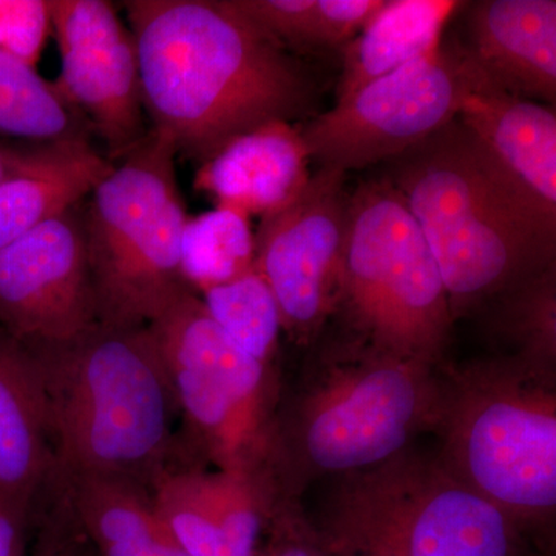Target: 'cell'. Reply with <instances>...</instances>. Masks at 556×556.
Segmentation results:
<instances>
[{
    "instance_id": "cell-19",
    "label": "cell",
    "mask_w": 556,
    "mask_h": 556,
    "mask_svg": "<svg viewBox=\"0 0 556 556\" xmlns=\"http://www.w3.org/2000/svg\"><path fill=\"white\" fill-rule=\"evenodd\" d=\"M463 7L466 3L455 0H387L342 49L336 102L439 49L444 28Z\"/></svg>"
},
{
    "instance_id": "cell-27",
    "label": "cell",
    "mask_w": 556,
    "mask_h": 556,
    "mask_svg": "<svg viewBox=\"0 0 556 556\" xmlns=\"http://www.w3.org/2000/svg\"><path fill=\"white\" fill-rule=\"evenodd\" d=\"M50 31L49 0H0V50L36 68Z\"/></svg>"
},
{
    "instance_id": "cell-22",
    "label": "cell",
    "mask_w": 556,
    "mask_h": 556,
    "mask_svg": "<svg viewBox=\"0 0 556 556\" xmlns=\"http://www.w3.org/2000/svg\"><path fill=\"white\" fill-rule=\"evenodd\" d=\"M87 126L56 84L0 50V137L50 144L87 139Z\"/></svg>"
},
{
    "instance_id": "cell-4",
    "label": "cell",
    "mask_w": 556,
    "mask_h": 556,
    "mask_svg": "<svg viewBox=\"0 0 556 556\" xmlns=\"http://www.w3.org/2000/svg\"><path fill=\"white\" fill-rule=\"evenodd\" d=\"M437 368L358 338L325 354L274 422L268 470L278 495L291 501L311 479H342L407 453L437 426Z\"/></svg>"
},
{
    "instance_id": "cell-23",
    "label": "cell",
    "mask_w": 556,
    "mask_h": 556,
    "mask_svg": "<svg viewBox=\"0 0 556 556\" xmlns=\"http://www.w3.org/2000/svg\"><path fill=\"white\" fill-rule=\"evenodd\" d=\"M492 331L514 346V357L554 378L556 362V266H548L493 299Z\"/></svg>"
},
{
    "instance_id": "cell-28",
    "label": "cell",
    "mask_w": 556,
    "mask_h": 556,
    "mask_svg": "<svg viewBox=\"0 0 556 556\" xmlns=\"http://www.w3.org/2000/svg\"><path fill=\"white\" fill-rule=\"evenodd\" d=\"M268 529V543L257 556H331L320 533L298 517L289 501L278 503Z\"/></svg>"
},
{
    "instance_id": "cell-10",
    "label": "cell",
    "mask_w": 556,
    "mask_h": 556,
    "mask_svg": "<svg viewBox=\"0 0 556 556\" xmlns=\"http://www.w3.org/2000/svg\"><path fill=\"white\" fill-rule=\"evenodd\" d=\"M493 87L464 46L445 43L372 80L300 129L309 160L361 170L397 159L444 129L470 94Z\"/></svg>"
},
{
    "instance_id": "cell-26",
    "label": "cell",
    "mask_w": 556,
    "mask_h": 556,
    "mask_svg": "<svg viewBox=\"0 0 556 556\" xmlns=\"http://www.w3.org/2000/svg\"><path fill=\"white\" fill-rule=\"evenodd\" d=\"M207 313L240 350L262 364H273L281 327L273 291L257 269L201 292Z\"/></svg>"
},
{
    "instance_id": "cell-16",
    "label": "cell",
    "mask_w": 556,
    "mask_h": 556,
    "mask_svg": "<svg viewBox=\"0 0 556 556\" xmlns=\"http://www.w3.org/2000/svg\"><path fill=\"white\" fill-rule=\"evenodd\" d=\"M49 407L35 354L0 336V493L33 504L53 478Z\"/></svg>"
},
{
    "instance_id": "cell-30",
    "label": "cell",
    "mask_w": 556,
    "mask_h": 556,
    "mask_svg": "<svg viewBox=\"0 0 556 556\" xmlns=\"http://www.w3.org/2000/svg\"><path fill=\"white\" fill-rule=\"evenodd\" d=\"M78 141V139H75ZM73 141L50 142V144H9L0 141V182L14 175L35 169L60 155Z\"/></svg>"
},
{
    "instance_id": "cell-9",
    "label": "cell",
    "mask_w": 556,
    "mask_h": 556,
    "mask_svg": "<svg viewBox=\"0 0 556 556\" xmlns=\"http://www.w3.org/2000/svg\"><path fill=\"white\" fill-rule=\"evenodd\" d=\"M148 327L201 455L217 470L268 468L276 422L270 367L225 334L192 288L175 295Z\"/></svg>"
},
{
    "instance_id": "cell-8",
    "label": "cell",
    "mask_w": 556,
    "mask_h": 556,
    "mask_svg": "<svg viewBox=\"0 0 556 556\" xmlns=\"http://www.w3.org/2000/svg\"><path fill=\"white\" fill-rule=\"evenodd\" d=\"M317 532L331 556H517L518 527L412 450L339 479Z\"/></svg>"
},
{
    "instance_id": "cell-1",
    "label": "cell",
    "mask_w": 556,
    "mask_h": 556,
    "mask_svg": "<svg viewBox=\"0 0 556 556\" xmlns=\"http://www.w3.org/2000/svg\"><path fill=\"white\" fill-rule=\"evenodd\" d=\"M142 105L177 153L206 163L240 135L306 115L314 84L230 0H130Z\"/></svg>"
},
{
    "instance_id": "cell-6",
    "label": "cell",
    "mask_w": 556,
    "mask_h": 556,
    "mask_svg": "<svg viewBox=\"0 0 556 556\" xmlns=\"http://www.w3.org/2000/svg\"><path fill=\"white\" fill-rule=\"evenodd\" d=\"M170 139L148 131L91 190L83 211L98 321L141 327L182 289L181 236L188 222Z\"/></svg>"
},
{
    "instance_id": "cell-14",
    "label": "cell",
    "mask_w": 556,
    "mask_h": 556,
    "mask_svg": "<svg viewBox=\"0 0 556 556\" xmlns=\"http://www.w3.org/2000/svg\"><path fill=\"white\" fill-rule=\"evenodd\" d=\"M468 56L495 89L556 102L555 0H482L467 16Z\"/></svg>"
},
{
    "instance_id": "cell-15",
    "label": "cell",
    "mask_w": 556,
    "mask_h": 556,
    "mask_svg": "<svg viewBox=\"0 0 556 556\" xmlns=\"http://www.w3.org/2000/svg\"><path fill=\"white\" fill-rule=\"evenodd\" d=\"M308 163L300 130L273 121L232 139L201 164L195 189L214 197L217 207L262 218L298 199L311 178Z\"/></svg>"
},
{
    "instance_id": "cell-24",
    "label": "cell",
    "mask_w": 556,
    "mask_h": 556,
    "mask_svg": "<svg viewBox=\"0 0 556 556\" xmlns=\"http://www.w3.org/2000/svg\"><path fill=\"white\" fill-rule=\"evenodd\" d=\"M255 268V233L249 217L217 207L188 217L181 236V273L203 292Z\"/></svg>"
},
{
    "instance_id": "cell-5",
    "label": "cell",
    "mask_w": 556,
    "mask_h": 556,
    "mask_svg": "<svg viewBox=\"0 0 556 556\" xmlns=\"http://www.w3.org/2000/svg\"><path fill=\"white\" fill-rule=\"evenodd\" d=\"M434 428L439 464L515 526L554 519V378L508 356L448 369Z\"/></svg>"
},
{
    "instance_id": "cell-31",
    "label": "cell",
    "mask_w": 556,
    "mask_h": 556,
    "mask_svg": "<svg viewBox=\"0 0 556 556\" xmlns=\"http://www.w3.org/2000/svg\"><path fill=\"white\" fill-rule=\"evenodd\" d=\"M65 510L64 506L58 507L53 517L43 525L42 532L39 533L36 546L28 556H58L62 533H64Z\"/></svg>"
},
{
    "instance_id": "cell-25",
    "label": "cell",
    "mask_w": 556,
    "mask_h": 556,
    "mask_svg": "<svg viewBox=\"0 0 556 556\" xmlns=\"http://www.w3.org/2000/svg\"><path fill=\"white\" fill-rule=\"evenodd\" d=\"M206 471L167 466L149 485L153 507L189 556H233L208 497Z\"/></svg>"
},
{
    "instance_id": "cell-2",
    "label": "cell",
    "mask_w": 556,
    "mask_h": 556,
    "mask_svg": "<svg viewBox=\"0 0 556 556\" xmlns=\"http://www.w3.org/2000/svg\"><path fill=\"white\" fill-rule=\"evenodd\" d=\"M386 164L437 258L453 320L555 265L556 208L459 119Z\"/></svg>"
},
{
    "instance_id": "cell-11",
    "label": "cell",
    "mask_w": 556,
    "mask_h": 556,
    "mask_svg": "<svg viewBox=\"0 0 556 556\" xmlns=\"http://www.w3.org/2000/svg\"><path fill=\"white\" fill-rule=\"evenodd\" d=\"M346 174L320 167L298 199L265 215L255 233V269L300 342L316 338L338 308L350 193Z\"/></svg>"
},
{
    "instance_id": "cell-12",
    "label": "cell",
    "mask_w": 556,
    "mask_h": 556,
    "mask_svg": "<svg viewBox=\"0 0 556 556\" xmlns=\"http://www.w3.org/2000/svg\"><path fill=\"white\" fill-rule=\"evenodd\" d=\"M0 321L27 348L64 345L98 324L79 204L0 249Z\"/></svg>"
},
{
    "instance_id": "cell-17",
    "label": "cell",
    "mask_w": 556,
    "mask_h": 556,
    "mask_svg": "<svg viewBox=\"0 0 556 556\" xmlns=\"http://www.w3.org/2000/svg\"><path fill=\"white\" fill-rule=\"evenodd\" d=\"M64 506L98 556H189L161 521L148 486L105 475H62Z\"/></svg>"
},
{
    "instance_id": "cell-13",
    "label": "cell",
    "mask_w": 556,
    "mask_h": 556,
    "mask_svg": "<svg viewBox=\"0 0 556 556\" xmlns=\"http://www.w3.org/2000/svg\"><path fill=\"white\" fill-rule=\"evenodd\" d=\"M62 97L121 160L146 138L137 49L112 3L49 0Z\"/></svg>"
},
{
    "instance_id": "cell-29",
    "label": "cell",
    "mask_w": 556,
    "mask_h": 556,
    "mask_svg": "<svg viewBox=\"0 0 556 556\" xmlns=\"http://www.w3.org/2000/svg\"><path fill=\"white\" fill-rule=\"evenodd\" d=\"M31 506L0 493V556H28Z\"/></svg>"
},
{
    "instance_id": "cell-21",
    "label": "cell",
    "mask_w": 556,
    "mask_h": 556,
    "mask_svg": "<svg viewBox=\"0 0 556 556\" xmlns=\"http://www.w3.org/2000/svg\"><path fill=\"white\" fill-rule=\"evenodd\" d=\"M288 50L343 49L387 0H230Z\"/></svg>"
},
{
    "instance_id": "cell-3",
    "label": "cell",
    "mask_w": 556,
    "mask_h": 556,
    "mask_svg": "<svg viewBox=\"0 0 556 556\" xmlns=\"http://www.w3.org/2000/svg\"><path fill=\"white\" fill-rule=\"evenodd\" d=\"M28 350L46 390L53 478L105 475L149 489L170 466L178 404L148 325L98 321L64 345Z\"/></svg>"
},
{
    "instance_id": "cell-20",
    "label": "cell",
    "mask_w": 556,
    "mask_h": 556,
    "mask_svg": "<svg viewBox=\"0 0 556 556\" xmlns=\"http://www.w3.org/2000/svg\"><path fill=\"white\" fill-rule=\"evenodd\" d=\"M112 169L89 139H78L47 163L0 182V249L78 206Z\"/></svg>"
},
{
    "instance_id": "cell-7",
    "label": "cell",
    "mask_w": 556,
    "mask_h": 556,
    "mask_svg": "<svg viewBox=\"0 0 556 556\" xmlns=\"http://www.w3.org/2000/svg\"><path fill=\"white\" fill-rule=\"evenodd\" d=\"M339 306L354 338L439 367L453 320L430 244L401 193L386 178L350 193Z\"/></svg>"
},
{
    "instance_id": "cell-18",
    "label": "cell",
    "mask_w": 556,
    "mask_h": 556,
    "mask_svg": "<svg viewBox=\"0 0 556 556\" xmlns=\"http://www.w3.org/2000/svg\"><path fill=\"white\" fill-rule=\"evenodd\" d=\"M457 119L538 199L556 208L555 108L490 87L470 94Z\"/></svg>"
}]
</instances>
